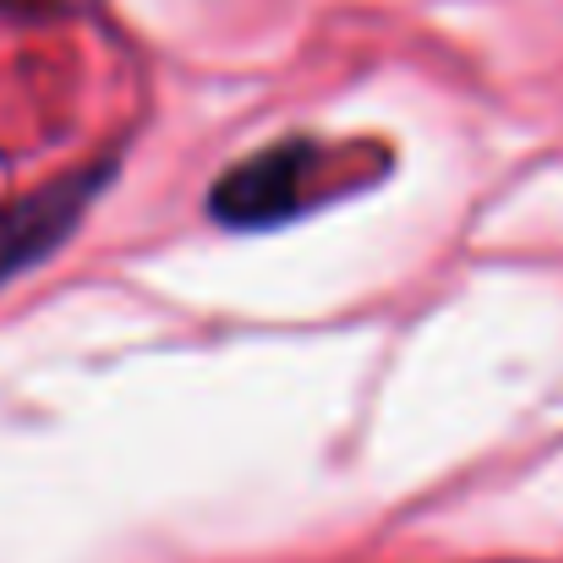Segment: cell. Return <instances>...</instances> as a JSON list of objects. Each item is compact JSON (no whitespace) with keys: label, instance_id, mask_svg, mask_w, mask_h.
I'll return each mask as SVG.
<instances>
[{"label":"cell","instance_id":"6da1fadb","mask_svg":"<svg viewBox=\"0 0 563 563\" xmlns=\"http://www.w3.org/2000/svg\"><path fill=\"white\" fill-rule=\"evenodd\" d=\"M334 165V148L318 137H279L246 159H235L213 187H208V213L224 230H279L323 202V176Z\"/></svg>","mask_w":563,"mask_h":563},{"label":"cell","instance_id":"7a4b0ae2","mask_svg":"<svg viewBox=\"0 0 563 563\" xmlns=\"http://www.w3.org/2000/svg\"><path fill=\"white\" fill-rule=\"evenodd\" d=\"M110 176H115V159H99L88 170H71L49 187L16 197L11 208H0V285L44 263L49 252H60V241L82 224V213L110 187Z\"/></svg>","mask_w":563,"mask_h":563}]
</instances>
